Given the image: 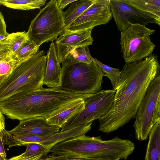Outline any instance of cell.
I'll return each mask as SVG.
<instances>
[{
    "instance_id": "obj_8",
    "label": "cell",
    "mask_w": 160,
    "mask_h": 160,
    "mask_svg": "<svg viewBox=\"0 0 160 160\" xmlns=\"http://www.w3.org/2000/svg\"><path fill=\"white\" fill-rule=\"evenodd\" d=\"M115 91L101 90L88 98L84 108L64 124L60 132H63L99 119L110 111L113 103Z\"/></svg>"
},
{
    "instance_id": "obj_7",
    "label": "cell",
    "mask_w": 160,
    "mask_h": 160,
    "mask_svg": "<svg viewBox=\"0 0 160 160\" xmlns=\"http://www.w3.org/2000/svg\"><path fill=\"white\" fill-rule=\"evenodd\" d=\"M155 32L144 25L134 24L121 32L120 44L126 63L141 61L153 54L156 45L150 36Z\"/></svg>"
},
{
    "instance_id": "obj_9",
    "label": "cell",
    "mask_w": 160,
    "mask_h": 160,
    "mask_svg": "<svg viewBox=\"0 0 160 160\" xmlns=\"http://www.w3.org/2000/svg\"><path fill=\"white\" fill-rule=\"evenodd\" d=\"M112 18L110 0H95L66 29L74 31L93 29L96 26L107 24Z\"/></svg>"
},
{
    "instance_id": "obj_24",
    "label": "cell",
    "mask_w": 160,
    "mask_h": 160,
    "mask_svg": "<svg viewBox=\"0 0 160 160\" xmlns=\"http://www.w3.org/2000/svg\"><path fill=\"white\" fill-rule=\"evenodd\" d=\"M25 151L18 155L24 158H29L40 155H46L48 152L41 145L36 143H31L26 145Z\"/></svg>"
},
{
    "instance_id": "obj_22",
    "label": "cell",
    "mask_w": 160,
    "mask_h": 160,
    "mask_svg": "<svg viewBox=\"0 0 160 160\" xmlns=\"http://www.w3.org/2000/svg\"><path fill=\"white\" fill-rule=\"evenodd\" d=\"M91 58L92 61L101 68L104 74V76L107 77L110 80L113 87L112 89L115 90L120 80L121 71L118 68H113L102 63L96 58L92 57Z\"/></svg>"
},
{
    "instance_id": "obj_5",
    "label": "cell",
    "mask_w": 160,
    "mask_h": 160,
    "mask_svg": "<svg viewBox=\"0 0 160 160\" xmlns=\"http://www.w3.org/2000/svg\"><path fill=\"white\" fill-rule=\"evenodd\" d=\"M65 17L56 0H51L31 21L27 32L28 39L39 47L44 42H53L66 29Z\"/></svg>"
},
{
    "instance_id": "obj_25",
    "label": "cell",
    "mask_w": 160,
    "mask_h": 160,
    "mask_svg": "<svg viewBox=\"0 0 160 160\" xmlns=\"http://www.w3.org/2000/svg\"><path fill=\"white\" fill-rule=\"evenodd\" d=\"M6 25L4 16L0 11V35L7 36L8 33L6 30Z\"/></svg>"
},
{
    "instance_id": "obj_27",
    "label": "cell",
    "mask_w": 160,
    "mask_h": 160,
    "mask_svg": "<svg viewBox=\"0 0 160 160\" xmlns=\"http://www.w3.org/2000/svg\"><path fill=\"white\" fill-rule=\"evenodd\" d=\"M77 0H56L58 7L61 10L64 8L70 3L76 1Z\"/></svg>"
},
{
    "instance_id": "obj_6",
    "label": "cell",
    "mask_w": 160,
    "mask_h": 160,
    "mask_svg": "<svg viewBox=\"0 0 160 160\" xmlns=\"http://www.w3.org/2000/svg\"><path fill=\"white\" fill-rule=\"evenodd\" d=\"M132 126L135 138L147 140L149 132L156 123L160 122V75L158 74L150 84L135 116Z\"/></svg>"
},
{
    "instance_id": "obj_29",
    "label": "cell",
    "mask_w": 160,
    "mask_h": 160,
    "mask_svg": "<svg viewBox=\"0 0 160 160\" xmlns=\"http://www.w3.org/2000/svg\"><path fill=\"white\" fill-rule=\"evenodd\" d=\"M8 52L9 51L5 39L4 40L0 42V55Z\"/></svg>"
},
{
    "instance_id": "obj_4",
    "label": "cell",
    "mask_w": 160,
    "mask_h": 160,
    "mask_svg": "<svg viewBox=\"0 0 160 160\" xmlns=\"http://www.w3.org/2000/svg\"><path fill=\"white\" fill-rule=\"evenodd\" d=\"M62 65L60 89L77 94L90 95L101 90L104 74L94 61L86 64L68 57Z\"/></svg>"
},
{
    "instance_id": "obj_19",
    "label": "cell",
    "mask_w": 160,
    "mask_h": 160,
    "mask_svg": "<svg viewBox=\"0 0 160 160\" xmlns=\"http://www.w3.org/2000/svg\"><path fill=\"white\" fill-rule=\"evenodd\" d=\"M28 39L25 31L8 33L6 41L9 52L13 55Z\"/></svg>"
},
{
    "instance_id": "obj_12",
    "label": "cell",
    "mask_w": 160,
    "mask_h": 160,
    "mask_svg": "<svg viewBox=\"0 0 160 160\" xmlns=\"http://www.w3.org/2000/svg\"><path fill=\"white\" fill-rule=\"evenodd\" d=\"M60 128L50 124L46 118L36 117L20 121L18 124L8 132L13 135L42 136L59 132Z\"/></svg>"
},
{
    "instance_id": "obj_23",
    "label": "cell",
    "mask_w": 160,
    "mask_h": 160,
    "mask_svg": "<svg viewBox=\"0 0 160 160\" xmlns=\"http://www.w3.org/2000/svg\"><path fill=\"white\" fill-rule=\"evenodd\" d=\"M88 47H82L77 48L71 53L68 57H70L78 62L90 64L92 61Z\"/></svg>"
},
{
    "instance_id": "obj_14",
    "label": "cell",
    "mask_w": 160,
    "mask_h": 160,
    "mask_svg": "<svg viewBox=\"0 0 160 160\" xmlns=\"http://www.w3.org/2000/svg\"><path fill=\"white\" fill-rule=\"evenodd\" d=\"M85 101L80 99L73 101L46 119L50 124L62 128L68 120L84 109Z\"/></svg>"
},
{
    "instance_id": "obj_18",
    "label": "cell",
    "mask_w": 160,
    "mask_h": 160,
    "mask_svg": "<svg viewBox=\"0 0 160 160\" xmlns=\"http://www.w3.org/2000/svg\"><path fill=\"white\" fill-rule=\"evenodd\" d=\"M46 1V0H0V5L12 9L27 11L40 9Z\"/></svg>"
},
{
    "instance_id": "obj_16",
    "label": "cell",
    "mask_w": 160,
    "mask_h": 160,
    "mask_svg": "<svg viewBox=\"0 0 160 160\" xmlns=\"http://www.w3.org/2000/svg\"><path fill=\"white\" fill-rule=\"evenodd\" d=\"M148 137L145 159L146 160H160V122L153 126Z\"/></svg>"
},
{
    "instance_id": "obj_13",
    "label": "cell",
    "mask_w": 160,
    "mask_h": 160,
    "mask_svg": "<svg viewBox=\"0 0 160 160\" xmlns=\"http://www.w3.org/2000/svg\"><path fill=\"white\" fill-rule=\"evenodd\" d=\"M46 56L47 63L43 85L48 88H59L60 85L61 68L53 42L50 44Z\"/></svg>"
},
{
    "instance_id": "obj_3",
    "label": "cell",
    "mask_w": 160,
    "mask_h": 160,
    "mask_svg": "<svg viewBox=\"0 0 160 160\" xmlns=\"http://www.w3.org/2000/svg\"><path fill=\"white\" fill-rule=\"evenodd\" d=\"M43 50L17 63L11 73L0 81V101L20 92L43 87L47 57Z\"/></svg>"
},
{
    "instance_id": "obj_30",
    "label": "cell",
    "mask_w": 160,
    "mask_h": 160,
    "mask_svg": "<svg viewBox=\"0 0 160 160\" xmlns=\"http://www.w3.org/2000/svg\"><path fill=\"white\" fill-rule=\"evenodd\" d=\"M53 155L39 160H65L67 158L58 155Z\"/></svg>"
},
{
    "instance_id": "obj_2",
    "label": "cell",
    "mask_w": 160,
    "mask_h": 160,
    "mask_svg": "<svg viewBox=\"0 0 160 160\" xmlns=\"http://www.w3.org/2000/svg\"><path fill=\"white\" fill-rule=\"evenodd\" d=\"M92 95L77 94L59 88L42 87L32 92L17 93L0 101V111L12 120L46 118L70 103L80 99L86 100Z\"/></svg>"
},
{
    "instance_id": "obj_32",
    "label": "cell",
    "mask_w": 160,
    "mask_h": 160,
    "mask_svg": "<svg viewBox=\"0 0 160 160\" xmlns=\"http://www.w3.org/2000/svg\"><path fill=\"white\" fill-rule=\"evenodd\" d=\"M7 36L0 35V42L4 40L7 38Z\"/></svg>"
},
{
    "instance_id": "obj_26",
    "label": "cell",
    "mask_w": 160,
    "mask_h": 160,
    "mask_svg": "<svg viewBox=\"0 0 160 160\" xmlns=\"http://www.w3.org/2000/svg\"><path fill=\"white\" fill-rule=\"evenodd\" d=\"M5 130L0 134V160H6V154L4 146L3 133Z\"/></svg>"
},
{
    "instance_id": "obj_1",
    "label": "cell",
    "mask_w": 160,
    "mask_h": 160,
    "mask_svg": "<svg viewBox=\"0 0 160 160\" xmlns=\"http://www.w3.org/2000/svg\"><path fill=\"white\" fill-rule=\"evenodd\" d=\"M157 56L126 63L121 71L110 111L99 118V130L105 133L117 130L134 118L148 88L159 74Z\"/></svg>"
},
{
    "instance_id": "obj_28",
    "label": "cell",
    "mask_w": 160,
    "mask_h": 160,
    "mask_svg": "<svg viewBox=\"0 0 160 160\" xmlns=\"http://www.w3.org/2000/svg\"><path fill=\"white\" fill-rule=\"evenodd\" d=\"M43 156L40 155L29 158H24L20 157L18 155L12 157L6 160H39Z\"/></svg>"
},
{
    "instance_id": "obj_33",
    "label": "cell",
    "mask_w": 160,
    "mask_h": 160,
    "mask_svg": "<svg viewBox=\"0 0 160 160\" xmlns=\"http://www.w3.org/2000/svg\"><path fill=\"white\" fill-rule=\"evenodd\" d=\"M144 160H146V159H144Z\"/></svg>"
},
{
    "instance_id": "obj_21",
    "label": "cell",
    "mask_w": 160,
    "mask_h": 160,
    "mask_svg": "<svg viewBox=\"0 0 160 160\" xmlns=\"http://www.w3.org/2000/svg\"><path fill=\"white\" fill-rule=\"evenodd\" d=\"M39 48L28 39L13 56L19 62L35 55L39 51Z\"/></svg>"
},
{
    "instance_id": "obj_11",
    "label": "cell",
    "mask_w": 160,
    "mask_h": 160,
    "mask_svg": "<svg viewBox=\"0 0 160 160\" xmlns=\"http://www.w3.org/2000/svg\"><path fill=\"white\" fill-rule=\"evenodd\" d=\"M93 28L72 31L66 29L54 42L60 63H62L76 49L87 47L93 44L91 36Z\"/></svg>"
},
{
    "instance_id": "obj_31",
    "label": "cell",
    "mask_w": 160,
    "mask_h": 160,
    "mask_svg": "<svg viewBox=\"0 0 160 160\" xmlns=\"http://www.w3.org/2000/svg\"><path fill=\"white\" fill-rule=\"evenodd\" d=\"M65 160H110L109 159L102 158H67Z\"/></svg>"
},
{
    "instance_id": "obj_20",
    "label": "cell",
    "mask_w": 160,
    "mask_h": 160,
    "mask_svg": "<svg viewBox=\"0 0 160 160\" xmlns=\"http://www.w3.org/2000/svg\"><path fill=\"white\" fill-rule=\"evenodd\" d=\"M18 62L9 52L0 55V81L11 73Z\"/></svg>"
},
{
    "instance_id": "obj_15",
    "label": "cell",
    "mask_w": 160,
    "mask_h": 160,
    "mask_svg": "<svg viewBox=\"0 0 160 160\" xmlns=\"http://www.w3.org/2000/svg\"><path fill=\"white\" fill-rule=\"evenodd\" d=\"M160 25V0H122Z\"/></svg>"
},
{
    "instance_id": "obj_17",
    "label": "cell",
    "mask_w": 160,
    "mask_h": 160,
    "mask_svg": "<svg viewBox=\"0 0 160 160\" xmlns=\"http://www.w3.org/2000/svg\"><path fill=\"white\" fill-rule=\"evenodd\" d=\"M95 0H77L65 12L66 28L95 2Z\"/></svg>"
},
{
    "instance_id": "obj_10",
    "label": "cell",
    "mask_w": 160,
    "mask_h": 160,
    "mask_svg": "<svg viewBox=\"0 0 160 160\" xmlns=\"http://www.w3.org/2000/svg\"><path fill=\"white\" fill-rule=\"evenodd\" d=\"M112 17L118 30L121 32L127 29L132 24L145 26L155 23L156 21L122 0H110Z\"/></svg>"
}]
</instances>
